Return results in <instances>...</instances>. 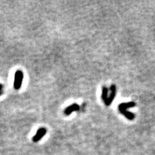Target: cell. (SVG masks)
<instances>
[{
  "mask_svg": "<svg viewBox=\"0 0 155 155\" xmlns=\"http://www.w3.org/2000/svg\"><path fill=\"white\" fill-rule=\"evenodd\" d=\"M23 80V74L21 71L18 70L16 72L14 75V87L16 90L20 89L21 85H22Z\"/></svg>",
  "mask_w": 155,
  "mask_h": 155,
  "instance_id": "6da1fadb",
  "label": "cell"
},
{
  "mask_svg": "<svg viewBox=\"0 0 155 155\" xmlns=\"http://www.w3.org/2000/svg\"><path fill=\"white\" fill-rule=\"evenodd\" d=\"M46 133H47V129H45V127L39 128V129L38 130V131L36 132V135H34V136L33 138V140L34 142H38V141H39L43 137H44L45 135L46 134Z\"/></svg>",
  "mask_w": 155,
  "mask_h": 155,
  "instance_id": "7a4b0ae2",
  "label": "cell"
},
{
  "mask_svg": "<svg viewBox=\"0 0 155 155\" xmlns=\"http://www.w3.org/2000/svg\"><path fill=\"white\" fill-rule=\"evenodd\" d=\"M111 93L109 97H108L107 100L106 102L105 103V105L107 106H109L111 105V103H112V101L114 100V98H115L116 96V87L114 85H113L111 87Z\"/></svg>",
  "mask_w": 155,
  "mask_h": 155,
  "instance_id": "3957f363",
  "label": "cell"
},
{
  "mask_svg": "<svg viewBox=\"0 0 155 155\" xmlns=\"http://www.w3.org/2000/svg\"><path fill=\"white\" fill-rule=\"evenodd\" d=\"M136 105V103L135 102H128V103H122L118 105V109L120 113H122V111H127V109L133 107Z\"/></svg>",
  "mask_w": 155,
  "mask_h": 155,
  "instance_id": "277c9868",
  "label": "cell"
},
{
  "mask_svg": "<svg viewBox=\"0 0 155 155\" xmlns=\"http://www.w3.org/2000/svg\"><path fill=\"white\" fill-rule=\"evenodd\" d=\"M80 109V106L76 103H74L73 105H71L70 106H69L68 107H67L65 109L64 113L66 114V115H70V114L73 113L74 111H77Z\"/></svg>",
  "mask_w": 155,
  "mask_h": 155,
  "instance_id": "5b68a950",
  "label": "cell"
},
{
  "mask_svg": "<svg viewBox=\"0 0 155 155\" xmlns=\"http://www.w3.org/2000/svg\"><path fill=\"white\" fill-rule=\"evenodd\" d=\"M108 91L109 90L107 87L104 86L102 87V94H101V98H102L104 102H106L108 99Z\"/></svg>",
  "mask_w": 155,
  "mask_h": 155,
  "instance_id": "8992f818",
  "label": "cell"
},
{
  "mask_svg": "<svg viewBox=\"0 0 155 155\" xmlns=\"http://www.w3.org/2000/svg\"><path fill=\"white\" fill-rule=\"evenodd\" d=\"M122 114H124V115L127 118H128L129 120H132L135 118V114H133L132 113H131V112H129V111H122Z\"/></svg>",
  "mask_w": 155,
  "mask_h": 155,
  "instance_id": "52a82bcc",
  "label": "cell"
},
{
  "mask_svg": "<svg viewBox=\"0 0 155 155\" xmlns=\"http://www.w3.org/2000/svg\"><path fill=\"white\" fill-rule=\"evenodd\" d=\"M3 90V85L1 84H0V95H1Z\"/></svg>",
  "mask_w": 155,
  "mask_h": 155,
  "instance_id": "ba28073f",
  "label": "cell"
}]
</instances>
